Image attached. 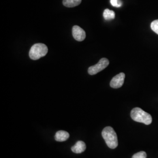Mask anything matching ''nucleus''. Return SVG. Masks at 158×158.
Here are the masks:
<instances>
[{
  "mask_svg": "<svg viewBox=\"0 0 158 158\" xmlns=\"http://www.w3.org/2000/svg\"><path fill=\"white\" fill-rule=\"evenodd\" d=\"M72 34L74 38L79 42L84 40L85 38V31L77 25H74L73 27Z\"/></svg>",
  "mask_w": 158,
  "mask_h": 158,
  "instance_id": "6",
  "label": "nucleus"
},
{
  "mask_svg": "<svg viewBox=\"0 0 158 158\" xmlns=\"http://www.w3.org/2000/svg\"><path fill=\"white\" fill-rule=\"evenodd\" d=\"M147 153L144 151H141L134 154L132 158H147Z\"/></svg>",
  "mask_w": 158,
  "mask_h": 158,
  "instance_id": "12",
  "label": "nucleus"
},
{
  "mask_svg": "<svg viewBox=\"0 0 158 158\" xmlns=\"http://www.w3.org/2000/svg\"><path fill=\"white\" fill-rule=\"evenodd\" d=\"M48 51V47L44 44H36L32 46L29 51V55L31 59L38 60L45 56Z\"/></svg>",
  "mask_w": 158,
  "mask_h": 158,
  "instance_id": "3",
  "label": "nucleus"
},
{
  "mask_svg": "<svg viewBox=\"0 0 158 158\" xmlns=\"http://www.w3.org/2000/svg\"><path fill=\"white\" fill-rule=\"evenodd\" d=\"M102 136L110 148L115 149L118 147L117 135L112 127H107L104 128L102 131Z\"/></svg>",
  "mask_w": 158,
  "mask_h": 158,
  "instance_id": "1",
  "label": "nucleus"
},
{
  "mask_svg": "<svg viewBox=\"0 0 158 158\" xmlns=\"http://www.w3.org/2000/svg\"><path fill=\"white\" fill-rule=\"evenodd\" d=\"M131 117L136 122L141 123L145 125L151 124L152 121V116L139 107L134 108L132 110Z\"/></svg>",
  "mask_w": 158,
  "mask_h": 158,
  "instance_id": "2",
  "label": "nucleus"
},
{
  "mask_svg": "<svg viewBox=\"0 0 158 158\" xmlns=\"http://www.w3.org/2000/svg\"><path fill=\"white\" fill-rule=\"evenodd\" d=\"M110 2L115 7H120L122 6V2L120 0H110Z\"/></svg>",
  "mask_w": 158,
  "mask_h": 158,
  "instance_id": "13",
  "label": "nucleus"
},
{
  "mask_svg": "<svg viewBox=\"0 0 158 158\" xmlns=\"http://www.w3.org/2000/svg\"><path fill=\"white\" fill-rule=\"evenodd\" d=\"M151 28L154 32L158 35V19L152 22L151 24Z\"/></svg>",
  "mask_w": 158,
  "mask_h": 158,
  "instance_id": "11",
  "label": "nucleus"
},
{
  "mask_svg": "<svg viewBox=\"0 0 158 158\" xmlns=\"http://www.w3.org/2000/svg\"><path fill=\"white\" fill-rule=\"evenodd\" d=\"M125 74L124 73L116 75L113 77L110 82V86L114 89H118L123 86L124 83Z\"/></svg>",
  "mask_w": 158,
  "mask_h": 158,
  "instance_id": "5",
  "label": "nucleus"
},
{
  "mask_svg": "<svg viewBox=\"0 0 158 158\" xmlns=\"http://www.w3.org/2000/svg\"><path fill=\"white\" fill-rule=\"evenodd\" d=\"M81 2V0H63V4L66 7L72 8L79 6Z\"/></svg>",
  "mask_w": 158,
  "mask_h": 158,
  "instance_id": "9",
  "label": "nucleus"
},
{
  "mask_svg": "<svg viewBox=\"0 0 158 158\" xmlns=\"http://www.w3.org/2000/svg\"><path fill=\"white\" fill-rule=\"evenodd\" d=\"M103 17L106 20L110 21V20H111V19H113L115 18V14L112 10H110L108 9H106V10H104V11L103 12Z\"/></svg>",
  "mask_w": 158,
  "mask_h": 158,
  "instance_id": "10",
  "label": "nucleus"
},
{
  "mask_svg": "<svg viewBox=\"0 0 158 158\" xmlns=\"http://www.w3.org/2000/svg\"><path fill=\"white\" fill-rule=\"evenodd\" d=\"M86 149V145L85 142L81 141L77 142L72 147V151L75 153H81L83 152Z\"/></svg>",
  "mask_w": 158,
  "mask_h": 158,
  "instance_id": "7",
  "label": "nucleus"
},
{
  "mask_svg": "<svg viewBox=\"0 0 158 158\" xmlns=\"http://www.w3.org/2000/svg\"><path fill=\"white\" fill-rule=\"evenodd\" d=\"M69 138V134L65 131H57L55 136V139L56 141L63 142L66 141Z\"/></svg>",
  "mask_w": 158,
  "mask_h": 158,
  "instance_id": "8",
  "label": "nucleus"
},
{
  "mask_svg": "<svg viewBox=\"0 0 158 158\" xmlns=\"http://www.w3.org/2000/svg\"><path fill=\"white\" fill-rule=\"evenodd\" d=\"M109 64V60L107 58H102L96 64L92 66L88 69V73L90 75H94L105 69Z\"/></svg>",
  "mask_w": 158,
  "mask_h": 158,
  "instance_id": "4",
  "label": "nucleus"
}]
</instances>
